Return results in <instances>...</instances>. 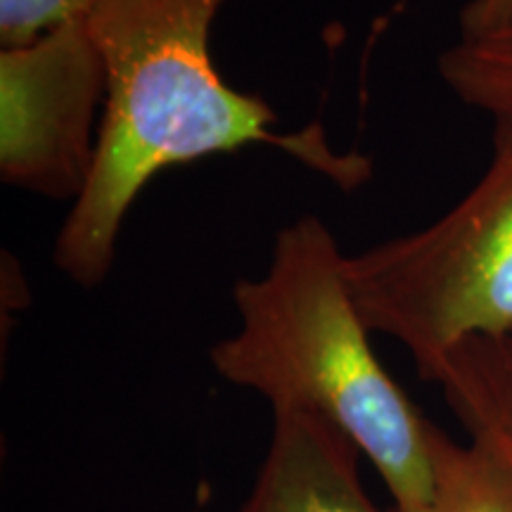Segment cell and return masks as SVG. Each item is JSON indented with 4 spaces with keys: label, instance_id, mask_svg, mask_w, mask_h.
<instances>
[{
    "label": "cell",
    "instance_id": "obj_1",
    "mask_svg": "<svg viewBox=\"0 0 512 512\" xmlns=\"http://www.w3.org/2000/svg\"><path fill=\"white\" fill-rule=\"evenodd\" d=\"M226 3L95 0L86 15L107 88L91 176L55 242V264L74 283L107 278L128 209L174 166L266 145L344 190L373 176L368 157L337 152L318 124L280 133L268 102L221 79L209 34Z\"/></svg>",
    "mask_w": 512,
    "mask_h": 512
},
{
    "label": "cell",
    "instance_id": "obj_2",
    "mask_svg": "<svg viewBox=\"0 0 512 512\" xmlns=\"http://www.w3.org/2000/svg\"><path fill=\"white\" fill-rule=\"evenodd\" d=\"M344 261L318 216L285 226L266 273L235 285L238 330L209 361L271 411L311 413L342 432L373 463L396 512H432L441 430L377 358Z\"/></svg>",
    "mask_w": 512,
    "mask_h": 512
},
{
    "label": "cell",
    "instance_id": "obj_3",
    "mask_svg": "<svg viewBox=\"0 0 512 512\" xmlns=\"http://www.w3.org/2000/svg\"><path fill=\"white\" fill-rule=\"evenodd\" d=\"M494 124V155L463 200L344 261L370 332L399 342L422 380L467 339L512 335V119Z\"/></svg>",
    "mask_w": 512,
    "mask_h": 512
},
{
    "label": "cell",
    "instance_id": "obj_4",
    "mask_svg": "<svg viewBox=\"0 0 512 512\" xmlns=\"http://www.w3.org/2000/svg\"><path fill=\"white\" fill-rule=\"evenodd\" d=\"M105 64L86 17L0 53V169L8 185L72 200L91 176Z\"/></svg>",
    "mask_w": 512,
    "mask_h": 512
},
{
    "label": "cell",
    "instance_id": "obj_5",
    "mask_svg": "<svg viewBox=\"0 0 512 512\" xmlns=\"http://www.w3.org/2000/svg\"><path fill=\"white\" fill-rule=\"evenodd\" d=\"M361 453L325 420L273 411L266 456L235 512H396L368 496Z\"/></svg>",
    "mask_w": 512,
    "mask_h": 512
},
{
    "label": "cell",
    "instance_id": "obj_6",
    "mask_svg": "<svg viewBox=\"0 0 512 512\" xmlns=\"http://www.w3.org/2000/svg\"><path fill=\"white\" fill-rule=\"evenodd\" d=\"M425 380L444 389L470 437L489 439L512 465V335L467 339Z\"/></svg>",
    "mask_w": 512,
    "mask_h": 512
},
{
    "label": "cell",
    "instance_id": "obj_7",
    "mask_svg": "<svg viewBox=\"0 0 512 512\" xmlns=\"http://www.w3.org/2000/svg\"><path fill=\"white\" fill-rule=\"evenodd\" d=\"M434 479L432 512H512V465L489 439L460 446L441 432Z\"/></svg>",
    "mask_w": 512,
    "mask_h": 512
},
{
    "label": "cell",
    "instance_id": "obj_8",
    "mask_svg": "<svg viewBox=\"0 0 512 512\" xmlns=\"http://www.w3.org/2000/svg\"><path fill=\"white\" fill-rule=\"evenodd\" d=\"M439 74L453 95L494 121L512 119V12L479 34H460L439 57Z\"/></svg>",
    "mask_w": 512,
    "mask_h": 512
},
{
    "label": "cell",
    "instance_id": "obj_9",
    "mask_svg": "<svg viewBox=\"0 0 512 512\" xmlns=\"http://www.w3.org/2000/svg\"><path fill=\"white\" fill-rule=\"evenodd\" d=\"M95 0H0L3 50L24 48L64 24L83 19Z\"/></svg>",
    "mask_w": 512,
    "mask_h": 512
},
{
    "label": "cell",
    "instance_id": "obj_10",
    "mask_svg": "<svg viewBox=\"0 0 512 512\" xmlns=\"http://www.w3.org/2000/svg\"><path fill=\"white\" fill-rule=\"evenodd\" d=\"M512 12V0H470L460 12V34H479L505 22Z\"/></svg>",
    "mask_w": 512,
    "mask_h": 512
}]
</instances>
